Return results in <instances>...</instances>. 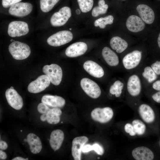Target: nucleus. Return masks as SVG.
Masks as SVG:
<instances>
[{
    "label": "nucleus",
    "instance_id": "f257e3e1",
    "mask_svg": "<svg viewBox=\"0 0 160 160\" xmlns=\"http://www.w3.org/2000/svg\"><path fill=\"white\" fill-rule=\"evenodd\" d=\"M147 125L140 119H135L125 123L124 132L131 137L142 136L147 132Z\"/></svg>",
    "mask_w": 160,
    "mask_h": 160
},
{
    "label": "nucleus",
    "instance_id": "f03ea898",
    "mask_svg": "<svg viewBox=\"0 0 160 160\" xmlns=\"http://www.w3.org/2000/svg\"><path fill=\"white\" fill-rule=\"evenodd\" d=\"M9 51L13 57L17 60H23L30 55L31 51L27 44L19 41H13L9 45Z\"/></svg>",
    "mask_w": 160,
    "mask_h": 160
},
{
    "label": "nucleus",
    "instance_id": "7ed1b4c3",
    "mask_svg": "<svg viewBox=\"0 0 160 160\" xmlns=\"http://www.w3.org/2000/svg\"><path fill=\"white\" fill-rule=\"evenodd\" d=\"M73 37V34L70 31H61L49 36L47 39V42L51 46L58 47L69 43L72 40Z\"/></svg>",
    "mask_w": 160,
    "mask_h": 160
},
{
    "label": "nucleus",
    "instance_id": "20e7f679",
    "mask_svg": "<svg viewBox=\"0 0 160 160\" xmlns=\"http://www.w3.org/2000/svg\"><path fill=\"white\" fill-rule=\"evenodd\" d=\"M42 70L53 84L58 85L60 84L62 78L63 72L59 65L55 64L46 65L43 67Z\"/></svg>",
    "mask_w": 160,
    "mask_h": 160
},
{
    "label": "nucleus",
    "instance_id": "39448f33",
    "mask_svg": "<svg viewBox=\"0 0 160 160\" xmlns=\"http://www.w3.org/2000/svg\"><path fill=\"white\" fill-rule=\"evenodd\" d=\"M71 16L70 8L64 7L52 15L50 19V23L54 27L63 26L66 23Z\"/></svg>",
    "mask_w": 160,
    "mask_h": 160
},
{
    "label": "nucleus",
    "instance_id": "423d86ee",
    "mask_svg": "<svg viewBox=\"0 0 160 160\" xmlns=\"http://www.w3.org/2000/svg\"><path fill=\"white\" fill-rule=\"evenodd\" d=\"M114 113L110 107L97 108L91 112V116L94 121L101 123H106L110 121L113 117Z\"/></svg>",
    "mask_w": 160,
    "mask_h": 160
},
{
    "label": "nucleus",
    "instance_id": "0eeeda50",
    "mask_svg": "<svg viewBox=\"0 0 160 160\" xmlns=\"http://www.w3.org/2000/svg\"><path fill=\"white\" fill-rule=\"evenodd\" d=\"M29 31L28 24L26 22L15 21L9 24L7 32L9 36L14 37L25 35L28 33Z\"/></svg>",
    "mask_w": 160,
    "mask_h": 160
},
{
    "label": "nucleus",
    "instance_id": "6e6552de",
    "mask_svg": "<svg viewBox=\"0 0 160 160\" xmlns=\"http://www.w3.org/2000/svg\"><path fill=\"white\" fill-rule=\"evenodd\" d=\"M82 89L89 96L96 99L100 96L101 91L98 85L91 79L87 78L82 79L80 81Z\"/></svg>",
    "mask_w": 160,
    "mask_h": 160
},
{
    "label": "nucleus",
    "instance_id": "1a4fd4ad",
    "mask_svg": "<svg viewBox=\"0 0 160 160\" xmlns=\"http://www.w3.org/2000/svg\"><path fill=\"white\" fill-rule=\"evenodd\" d=\"M50 82L49 78L46 75H41L29 84L28 90L31 93H39L49 87Z\"/></svg>",
    "mask_w": 160,
    "mask_h": 160
},
{
    "label": "nucleus",
    "instance_id": "9d476101",
    "mask_svg": "<svg viewBox=\"0 0 160 160\" xmlns=\"http://www.w3.org/2000/svg\"><path fill=\"white\" fill-rule=\"evenodd\" d=\"M33 9L32 4L28 2H19L10 7L9 14L17 17H23L30 13Z\"/></svg>",
    "mask_w": 160,
    "mask_h": 160
},
{
    "label": "nucleus",
    "instance_id": "9b49d317",
    "mask_svg": "<svg viewBox=\"0 0 160 160\" xmlns=\"http://www.w3.org/2000/svg\"><path fill=\"white\" fill-rule=\"evenodd\" d=\"M137 113L141 119L147 125L153 123L155 120V114L153 108L146 104L140 105L137 108Z\"/></svg>",
    "mask_w": 160,
    "mask_h": 160
},
{
    "label": "nucleus",
    "instance_id": "f8f14e48",
    "mask_svg": "<svg viewBox=\"0 0 160 160\" xmlns=\"http://www.w3.org/2000/svg\"><path fill=\"white\" fill-rule=\"evenodd\" d=\"M142 58V52L135 50L127 54L122 59L124 67L129 70L136 67L139 64Z\"/></svg>",
    "mask_w": 160,
    "mask_h": 160
},
{
    "label": "nucleus",
    "instance_id": "ddd939ff",
    "mask_svg": "<svg viewBox=\"0 0 160 160\" xmlns=\"http://www.w3.org/2000/svg\"><path fill=\"white\" fill-rule=\"evenodd\" d=\"M5 96L8 104L13 108L19 110L22 108L23 99L15 89H8L5 92Z\"/></svg>",
    "mask_w": 160,
    "mask_h": 160
},
{
    "label": "nucleus",
    "instance_id": "4468645a",
    "mask_svg": "<svg viewBox=\"0 0 160 160\" xmlns=\"http://www.w3.org/2000/svg\"><path fill=\"white\" fill-rule=\"evenodd\" d=\"M131 155L133 158L136 160H152L154 156L153 152L145 146L135 148L132 151Z\"/></svg>",
    "mask_w": 160,
    "mask_h": 160
},
{
    "label": "nucleus",
    "instance_id": "2eb2a0df",
    "mask_svg": "<svg viewBox=\"0 0 160 160\" xmlns=\"http://www.w3.org/2000/svg\"><path fill=\"white\" fill-rule=\"evenodd\" d=\"M87 49V44L83 42H78L73 43L66 49V55L69 57H74L83 55Z\"/></svg>",
    "mask_w": 160,
    "mask_h": 160
},
{
    "label": "nucleus",
    "instance_id": "dca6fc26",
    "mask_svg": "<svg viewBox=\"0 0 160 160\" xmlns=\"http://www.w3.org/2000/svg\"><path fill=\"white\" fill-rule=\"evenodd\" d=\"M88 138L85 136H81L75 138L72 141L71 153L75 160H80L82 148L88 141Z\"/></svg>",
    "mask_w": 160,
    "mask_h": 160
},
{
    "label": "nucleus",
    "instance_id": "f3484780",
    "mask_svg": "<svg viewBox=\"0 0 160 160\" xmlns=\"http://www.w3.org/2000/svg\"><path fill=\"white\" fill-rule=\"evenodd\" d=\"M127 89L129 94L135 97L139 95L141 91V86L140 80L136 75L131 76L128 79Z\"/></svg>",
    "mask_w": 160,
    "mask_h": 160
},
{
    "label": "nucleus",
    "instance_id": "a211bd4d",
    "mask_svg": "<svg viewBox=\"0 0 160 160\" xmlns=\"http://www.w3.org/2000/svg\"><path fill=\"white\" fill-rule=\"evenodd\" d=\"M145 23L141 18L136 15H131L128 17L126 22L127 29L133 32H137L145 28Z\"/></svg>",
    "mask_w": 160,
    "mask_h": 160
},
{
    "label": "nucleus",
    "instance_id": "6ab92c4d",
    "mask_svg": "<svg viewBox=\"0 0 160 160\" xmlns=\"http://www.w3.org/2000/svg\"><path fill=\"white\" fill-rule=\"evenodd\" d=\"M136 9L140 18L143 21L148 24L153 23L155 18L154 12L149 6L144 4L138 5Z\"/></svg>",
    "mask_w": 160,
    "mask_h": 160
},
{
    "label": "nucleus",
    "instance_id": "aec40b11",
    "mask_svg": "<svg viewBox=\"0 0 160 160\" xmlns=\"http://www.w3.org/2000/svg\"><path fill=\"white\" fill-rule=\"evenodd\" d=\"M83 68L88 73L95 77L101 78L104 75L102 68L93 61L88 60L85 62L83 64Z\"/></svg>",
    "mask_w": 160,
    "mask_h": 160
},
{
    "label": "nucleus",
    "instance_id": "412c9836",
    "mask_svg": "<svg viewBox=\"0 0 160 160\" xmlns=\"http://www.w3.org/2000/svg\"><path fill=\"white\" fill-rule=\"evenodd\" d=\"M64 137L63 132L59 129L53 131L50 135L49 143L51 148L55 151L60 147Z\"/></svg>",
    "mask_w": 160,
    "mask_h": 160
},
{
    "label": "nucleus",
    "instance_id": "4be33fe9",
    "mask_svg": "<svg viewBox=\"0 0 160 160\" xmlns=\"http://www.w3.org/2000/svg\"><path fill=\"white\" fill-rule=\"evenodd\" d=\"M41 101L47 106L53 108L62 107L65 103V100L63 98L56 95H44L42 97Z\"/></svg>",
    "mask_w": 160,
    "mask_h": 160
},
{
    "label": "nucleus",
    "instance_id": "5701e85b",
    "mask_svg": "<svg viewBox=\"0 0 160 160\" xmlns=\"http://www.w3.org/2000/svg\"><path fill=\"white\" fill-rule=\"evenodd\" d=\"M26 139L32 153L36 154L41 151L42 148V143L37 136L33 133H30L27 135Z\"/></svg>",
    "mask_w": 160,
    "mask_h": 160
},
{
    "label": "nucleus",
    "instance_id": "b1692460",
    "mask_svg": "<svg viewBox=\"0 0 160 160\" xmlns=\"http://www.w3.org/2000/svg\"><path fill=\"white\" fill-rule=\"evenodd\" d=\"M102 55L103 59L110 66H116L119 63L117 55L113 51L108 47H105L103 49Z\"/></svg>",
    "mask_w": 160,
    "mask_h": 160
},
{
    "label": "nucleus",
    "instance_id": "393cba45",
    "mask_svg": "<svg viewBox=\"0 0 160 160\" xmlns=\"http://www.w3.org/2000/svg\"><path fill=\"white\" fill-rule=\"evenodd\" d=\"M110 44L112 48L119 53L124 51L128 46L126 41L117 36L112 37L110 40Z\"/></svg>",
    "mask_w": 160,
    "mask_h": 160
},
{
    "label": "nucleus",
    "instance_id": "a878e982",
    "mask_svg": "<svg viewBox=\"0 0 160 160\" xmlns=\"http://www.w3.org/2000/svg\"><path fill=\"white\" fill-rule=\"evenodd\" d=\"M108 7V5L105 4L104 0H99L98 6L95 7L92 10V16L96 17L100 15L105 14L107 12Z\"/></svg>",
    "mask_w": 160,
    "mask_h": 160
},
{
    "label": "nucleus",
    "instance_id": "bb28decb",
    "mask_svg": "<svg viewBox=\"0 0 160 160\" xmlns=\"http://www.w3.org/2000/svg\"><path fill=\"white\" fill-rule=\"evenodd\" d=\"M114 17L111 15H109L104 17H100L96 20L94 23L95 27H99L101 29L105 28L106 25L111 24L113 23Z\"/></svg>",
    "mask_w": 160,
    "mask_h": 160
},
{
    "label": "nucleus",
    "instance_id": "cd10ccee",
    "mask_svg": "<svg viewBox=\"0 0 160 160\" xmlns=\"http://www.w3.org/2000/svg\"><path fill=\"white\" fill-rule=\"evenodd\" d=\"M124 86V84L122 82L117 80L111 87L109 92L111 94L115 95L116 97H119L122 94Z\"/></svg>",
    "mask_w": 160,
    "mask_h": 160
},
{
    "label": "nucleus",
    "instance_id": "c85d7f7f",
    "mask_svg": "<svg viewBox=\"0 0 160 160\" xmlns=\"http://www.w3.org/2000/svg\"><path fill=\"white\" fill-rule=\"evenodd\" d=\"M59 0H40V7L41 10L44 12L50 11Z\"/></svg>",
    "mask_w": 160,
    "mask_h": 160
},
{
    "label": "nucleus",
    "instance_id": "c756f323",
    "mask_svg": "<svg viewBox=\"0 0 160 160\" xmlns=\"http://www.w3.org/2000/svg\"><path fill=\"white\" fill-rule=\"evenodd\" d=\"M79 7L83 13H87L91 10L94 4L93 0H77Z\"/></svg>",
    "mask_w": 160,
    "mask_h": 160
},
{
    "label": "nucleus",
    "instance_id": "7c9ffc66",
    "mask_svg": "<svg viewBox=\"0 0 160 160\" xmlns=\"http://www.w3.org/2000/svg\"><path fill=\"white\" fill-rule=\"evenodd\" d=\"M142 74L143 76L147 79L149 83L153 82L157 77L156 74L150 66H147L144 68Z\"/></svg>",
    "mask_w": 160,
    "mask_h": 160
},
{
    "label": "nucleus",
    "instance_id": "2f4dec72",
    "mask_svg": "<svg viewBox=\"0 0 160 160\" xmlns=\"http://www.w3.org/2000/svg\"><path fill=\"white\" fill-rule=\"evenodd\" d=\"M60 116L47 112V121L51 124H56L60 121Z\"/></svg>",
    "mask_w": 160,
    "mask_h": 160
},
{
    "label": "nucleus",
    "instance_id": "473e14b6",
    "mask_svg": "<svg viewBox=\"0 0 160 160\" xmlns=\"http://www.w3.org/2000/svg\"><path fill=\"white\" fill-rule=\"evenodd\" d=\"M90 151L94 150L98 155H102L104 153V150L103 147L97 143H95L93 145H90Z\"/></svg>",
    "mask_w": 160,
    "mask_h": 160
},
{
    "label": "nucleus",
    "instance_id": "72a5a7b5",
    "mask_svg": "<svg viewBox=\"0 0 160 160\" xmlns=\"http://www.w3.org/2000/svg\"><path fill=\"white\" fill-rule=\"evenodd\" d=\"M22 0H2V5L4 8H7L20 2Z\"/></svg>",
    "mask_w": 160,
    "mask_h": 160
},
{
    "label": "nucleus",
    "instance_id": "f704fd0d",
    "mask_svg": "<svg viewBox=\"0 0 160 160\" xmlns=\"http://www.w3.org/2000/svg\"><path fill=\"white\" fill-rule=\"evenodd\" d=\"M37 109L39 113L44 114L47 113L50 109L47 105L41 103L38 104Z\"/></svg>",
    "mask_w": 160,
    "mask_h": 160
},
{
    "label": "nucleus",
    "instance_id": "c9c22d12",
    "mask_svg": "<svg viewBox=\"0 0 160 160\" xmlns=\"http://www.w3.org/2000/svg\"><path fill=\"white\" fill-rule=\"evenodd\" d=\"M151 68L156 74L160 75V61H157L153 63Z\"/></svg>",
    "mask_w": 160,
    "mask_h": 160
},
{
    "label": "nucleus",
    "instance_id": "e433bc0d",
    "mask_svg": "<svg viewBox=\"0 0 160 160\" xmlns=\"http://www.w3.org/2000/svg\"><path fill=\"white\" fill-rule=\"evenodd\" d=\"M48 112L58 116L61 115L62 113L61 110L58 107H55L52 109H50Z\"/></svg>",
    "mask_w": 160,
    "mask_h": 160
},
{
    "label": "nucleus",
    "instance_id": "4c0bfd02",
    "mask_svg": "<svg viewBox=\"0 0 160 160\" xmlns=\"http://www.w3.org/2000/svg\"><path fill=\"white\" fill-rule=\"evenodd\" d=\"M152 97L155 101L160 103V91L153 94L152 96Z\"/></svg>",
    "mask_w": 160,
    "mask_h": 160
},
{
    "label": "nucleus",
    "instance_id": "58836bf2",
    "mask_svg": "<svg viewBox=\"0 0 160 160\" xmlns=\"http://www.w3.org/2000/svg\"><path fill=\"white\" fill-rule=\"evenodd\" d=\"M152 87L155 90L160 91V80L156 81L154 82Z\"/></svg>",
    "mask_w": 160,
    "mask_h": 160
},
{
    "label": "nucleus",
    "instance_id": "ea45409f",
    "mask_svg": "<svg viewBox=\"0 0 160 160\" xmlns=\"http://www.w3.org/2000/svg\"><path fill=\"white\" fill-rule=\"evenodd\" d=\"M8 147V145L6 142L3 140L0 142V148L3 150H6Z\"/></svg>",
    "mask_w": 160,
    "mask_h": 160
},
{
    "label": "nucleus",
    "instance_id": "a19ab883",
    "mask_svg": "<svg viewBox=\"0 0 160 160\" xmlns=\"http://www.w3.org/2000/svg\"><path fill=\"white\" fill-rule=\"evenodd\" d=\"M7 156L6 153L0 150V159L4 160L6 159Z\"/></svg>",
    "mask_w": 160,
    "mask_h": 160
},
{
    "label": "nucleus",
    "instance_id": "79ce46f5",
    "mask_svg": "<svg viewBox=\"0 0 160 160\" xmlns=\"http://www.w3.org/2000/svg\"><path fill=\"white\" fill-rule=\"evenodd\" d=\"M41 120L42 121H45L47 120V113L42 114L40 117Z\"/></svg>",
    "mask_w": 160,
    "mask_h": 160
},
{
    "label": "nucleus",
    "instance_id": "37998d69",
    "mask_svg": "<svg viewBox=\"0 0 160 160\" xmlns=\"http://www.w3.org/2000/svg\"><path fill=\"white\" fill-rule=\"evenodd\" d=\"M12 160H28V158L25 159L21 157H16L12 159Z\"/></svg>",
    "mask_w": 160,
    "mask_h": 160
},
{
    "label": "nucleus",
    "instance_id": "c03bdc74",
    "mask_svg": "<svg viewBox=\"0 0 160 160\" xmlns=\"http://www.w3.org/2000/svg\"><path fill=\"white\" fill-rule=\"evenodd\" d=\"M157 42L159 47L160 48V33L159 34Z\"/></svg>",
    "mask_w": 160,
    "mask_h": 160
},
{
    "label": "nucleus",
    "instance_id": "a18cd8bd",
    "mask_svg": "<svg viewBox=\"0 0 160 160\" xmlns=\"http://www.w3.org/2000/svg\"><path fill=\"white\" fill-rule=\"evenodd\" d=\"M159 146L160 147V139L159 142Z\"/></svg>",
    "mask_w": 160,
    "mask_h": 160
},
{
    "label": "nucleus",
    "instance_id": "49530a36",
    "mask_svg": "<svg viewBox=\"0 0 160 160\" xmlns=\"http://www.w3.org/2000/svg\"><path fill=\"white\" fill-rule=\"evenodd\" d=\"M10 41H14V40H12V39Z\"/></svg>",
    "mask_w": 160,
    "mask_h": 160
},
{
    "label": "nucleus",
    "instance_id": "de8ad7c7",
    "mask_svg": "<svg viewBox=\"0 0 160 160\" xmlns=\"http://www.w3.org/2000/svg\"><path fill=\"white\" fill-rule=\"evenodd\" d=\"M10 88L11 89H14L13 87H10Z\"/></svg>",
    "mask_w": 160,
    "mask_h": 160
},
{
    "label": "nucleus",
    "instance_id": "09e8293b",
    "mask_svg": "<svg viewBox=\"0 0 160 160\" xmlns=\"http://www.w3.org/2000/svg\"><path fill=\"white\" fill-rule=\"evenodd\" d=\"M98 159H100V158H99V157H98Z\"/></svg>",
    "mask_w": 160,
    "mask_h": 160
},
{
    "label": "nucleus",
    "instance_id": "8fccbe9b",
    "mask_svg": "<svg viewBox=\"0 0 160 160\" xmlns=\"http://www.w3.org/2000/svg\"><path fill=\"white\" fill-rule=\"evenodd\" d=\"M70 30H71V28H70Z\"/></svg>",
    "mask_w": 160,
    "mask_h": 160
},
{
    "label": "nucleus",
    "instance_id": "3c124183",
    "mask_svg": "<svg viewBox=\"0 0 160 160\" xmlns=\"http://www.w3.org/2000/svg\"><path fill=\"white\" fill-rule=\"evenodd\" d=\"M20 131H21V132H22V130H20Z\"/></svg>",
    "mask_w": 160,
    "mask_h": 160
},
{
    "label": "nucleus",
    "instance_id": "603ef678",
    "mask_svg": "<svg viewBox=\"0 0 160 160\" xmlns=\"http://www.w3.org/2000/svg\"><path fill=\"white\" fill-rule=\"evenodd\" d=\"M122 0L124 1V0Z\"/></svg>",
    "mask_w": 160,
    "mask_h": 160
},
{
    "label": "nucleus",
    "instance_id": "864d4df0",
    "mask_svg": "<svg viewBox=\"0 0 160 160\" xmlns=\"http://www.w3.org/2000/svg\"></svg>",
    "mask_w": 160,
    "mask_h": 160
}]
</instances>
